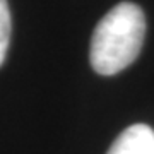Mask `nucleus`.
Here are the masks:
<instances>
[{"mask_svg":"<svg viewBox=\"0 0 154 154\" xmlns=\"http://www.w3.org/2000/svg\"><path fill=\"white\" fill-rule=\"evenodd\" d=\"M146 36L142 9L122 2L106 14L94 29L89 48L91 65L101 75H115L139 57Z\"/></svg>","mask_w":154,"mask_h":154,"instance_id":"1","label":"nucleus"},{"mask_svg":"<svg viewBox=\"0 0 154 154\" xmlns=\"http://www.w3.org/2000/svg\"><path fill=\"white\" fill-rule=\"evenodd\" d=\"M106 154H154V130L144 123L127 127Z\"/></svg>","mask_w":154,"mask_h":154,"instance_id":"2","label":"nucleus"},{"mask_svg":"<svg viewBox=\"0 0 154 154\" xmlns=\"http://www.w3.org/2000/svg\"><path fill=\"white\" fill-rule=\"evenodd\" d=\"M11 41V12L7 0H0V65L4 63Z\"/></svg>","mask_w":154,"mask_h":154,"instance_id":"3","label":"nucleus"}]
</instances>
